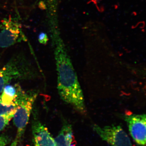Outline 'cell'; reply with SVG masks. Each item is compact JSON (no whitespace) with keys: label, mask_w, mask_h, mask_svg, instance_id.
Segmentation results:
<instances>
[{"label":"cell","mask_w":146,"mask_h":146,"mask_svg":"<svg viewBox=\"0 0 146 146\" xmlns=\"http://www.w3.org/2000/svg\"><path fill=\"white\" fill-rule=\"evenodd\" d=\"M57 74V89L62 100L76 110L85 115L86 109L84 96L77 76L61 35L58 20H47Z\"/></svg>","instance_id":"1"},{"label":"cell","mask_w":146,"mask_h":146,"mask_svg":"<svg viewBox=\"0 0 146 146\" xmlns=\"http://www.w3.org/2000/svg\"><path fill=\"white\" fill-rule=\"evenodd\" d=\"M38 75L36 69L25 55L19 54L13 56L0 69V94L11 82L36 78Z\"/></svg>","instance_id":"2"},{"label":"cell","mask_w":146,"mask_h":146,"mask_svg":"<svg viewBox=\"0 0 146 146\" xmlns=\"http://www.w3.org/2000/svg\"><path fill=\"white\" fill-rule=\"evenodd\" d=\"M38 94L35 91L25 92L18 85L16 97L17 107L13 117V123L17 129L16 138L9 146H18L28 123Z\"/></svg>","instance_id":"3"},{"label":"cell","mask_w":146,"mask_h":146,"mask_svg":"<svg viewBox=\"0 0 146 146\" xmlns=\"http://www.w3.org/2000/svg\"><path fill=\"white\" fill-rule=\"evenodd\" d=\"M0 24L1 48H8L16 43L27 41L21 24L15 18L10 16L3 20Z\"/></svg>","instance_id":"4"},{"label":"cell","mask_w":146,"mask_h":146,"mask_svg":"<svg viewBox=\"0 0 146 146\" xmlns=\"http://www.w3.org/2000/svg\"><path fill=\"white\" fill-rule=\"evenodd\" d=\"M93 129L103 140L112 146H132L129 137L121 125L101 127L94 125Z\"/></svg>","instance_id":"5"},{"label":"cell","mask_w":146,"mask_h":146,"mask_svg":"<svg viewBox=\"0 0 146 146\" xmlns=\"http://www.w3.org/2000/svg\"><path fill=\"white\" fill-rule=\"evenodd\" d=\"M123 118L127 123L131 136L136 143L141 146H145V114H126L123 116Z\"/></svg>","instance_id":"6"},{"label":"cell","mask_w":146,"mask_h":146,"mask_svg":"<svg viewBox=\"0 0 146 146\" xmlns=\"http://www.w3.org/2000/svg\"><path fill=\"white\" fill-rule=\"evenodd\" d=\"M34 118L32 123V133L34 146H56L55 139L48 129L36 118L34 109Z\"/></svg>","instance_id":"7"},{"label":"cell","mask_w":146,"mask_h":146,"mask_svg":"<svg viewBox=\"0 0 146 146\" xmlns=\"http://www.w3.org/2000/svg\"><path fill=\"white\" fill-rule=\"evenodd\" d=\"M63 120L62 129L55 139L56 146H71L74 137L72 125L65 119Z\"/></svg>","instance_id":"8"},{"label":"cell","mask_w":146,"mask_h":146,"mask_svg":"<svg viewBox=\"0 0 146 146\" xmlns=\"http://www.w3.org/2000/svg\"><path fill=\"white\" fill-rule=\"evenodd\" d=\"M17 91L18 84L14 86L9 84L6 85L0 94V100L2 103L6 106L17 103Z\"/></svg>","instance_id":"9"},{"label":"cell","mask_w":146,"mask_h":146,"mask_svg":"<svg viewBox=\"0 0 146 146\" xmlns=\"http://www.w3.org/2000/svg\"><path fill=\"white\" fill-rule=\"evenodd\" d=\"M15 112V111L6 115H0V131L3 130L8 125L11 120L13 119Z\"/></svg>","instance_id":"10"},{"label":"cell","mask_w":146,"mask_h":146,"mask_svg":"<svg viewBox=\"0 0 146 146\" xmlns=\"http://www.w3.org/2000/svg\"><path fill=\"white\" fill-rule=\"evenodd\" d=\"M17 105V102L10 106L5 105L2 103L0 100V115H6L15 112Z\"/></svg>","instance_id":"11"},{"label":"cell","mask_w":146,"mask_h":146,"mask_svg":"<svg viewBox=\"0 0 146 146\" xmlns=\"http://www.w3.org/2000/svg\"><path fill=\"white\" fill-rule=\"evenodd\" d=\"M49 38L46 33H41L38 36V41L40 44L45 45L48 41Z\"/></svg>","instance_id":"12"},{"label":"cell","mask_w":146,"mask_h":146,"mask_svg":"<svg viewBox=\"0 0 146 146\" xmlns=\"http://www.w3.org/2000/svg\"><path fill=\"white\" fill-rule=\"evenodd\" d=\"M10 142L9 137L5 135L0 136V146H5Z\"/></svg>","instance_id":"13"},{"label":"cell","mask_w":146,"mask_h":146,"mask_svg":"<svg viewBox=\"0 0 146 146\" xmlns=\"http://www.w3.org/2000/svg\"><path fill=\"white\" fill-rule=\"evenodd\" d=\"M17 1H18L22 2L23 0H17Z\"/></svg>","instance_id":"14"},{"label":"cell","mask_w":146,"mask_h":146,"mask_svg":"<svg viewBox=\"0 0 146 146\" xmlns=\"http://www.w3.org/2000/svg\"><path fill=\"white\" fill-rule=\"evenodd\" d=\"M0 25H1V24H0Z\"/></svg>","instance_id":"15"}]
</instances>
